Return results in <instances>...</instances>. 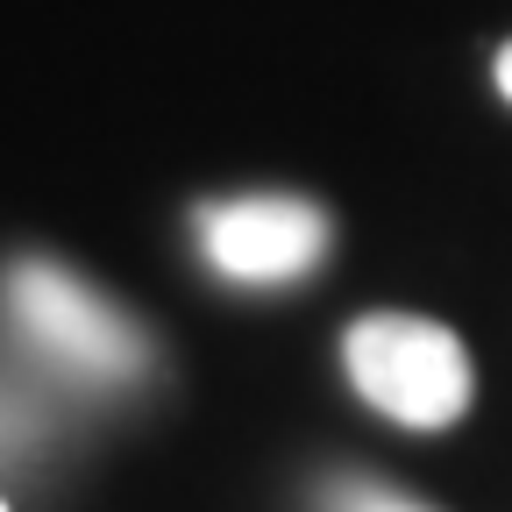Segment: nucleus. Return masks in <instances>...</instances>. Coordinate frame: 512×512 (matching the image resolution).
Returning a JSON list of instances; mask_svg holds the SVG:
<instances>
[{"instance_id":"1","label":"nucleus","mask_w":512,"mask_h":512,"mask_svg":"<svg viewBox=\"0 0 512 512\" xmlns=\"http://www.w3.org/2000/svg\"><path fill=\"white\" fill-rule=\"evenodd\" d=\"M342 363H349V384L363 392V406H377L399 427H420V434L456 427L477 392L463 335L420 313H363L342 335Z\"/></svg>"},{"instance_id":"2","label":"nucleus","mask_w":512,"mask_h":512,"mask_svg":"<svg viewBox=\"0 0 512 512\" xmlns=\"http://www.w3.org/2000/svg\"><path fill=\"white\" fill-rule=\"evenodd\" d=\"M8 313H15V328L57 356L64 370H79V377H136L143 370V335H136V320H128L114 299H100L93 285H79L64 264H15L8 271Z\"/></svg>"},{"instance_id":"3","label":"nucleus","mask_w":512,"mask_h":512,"mask_svg":"<svg viewBox=\"0 0 512 512\" xmlns=\"http://www.w3.org/2000/svg\"><path fill=\"white\" fill-rule=\"evenodd\" d=\"M200 249L235 285H292L328 256V214L292 192H242L200 214Z\"/></svg>"},{"instance_id":"4","label":"nucleus","mask_w":512,"mask_h":512,"mask_svg":"<svg viewBox=\"0 0 512 512\" xmlns=\"http://www.w3.org/2000/svg\"><path fill=\"white\" fill-rule=\"evenodd\" d=\"M335 512H420L413 498H399V491H384V484H335V498H328Z\"/></svg>"},{"instance_id":"5","label":"nucleus","mask_w":512,"mask_h":512,"mask_svg":"<svg viewBox=\"0 0 512 512\" xmlns=\"http://www.w3.org/2000/svg\"><path fill=\"white\" fill-rule=\"evenodd\" d=\"M491 79H498V93H505V100H512V43H505V50H498V64H491Z\"/></svg>"},{"instance_id":"6","label":"nucleus","mask_w":512,"mask_h":512,"mask_svg":"<svg viewBox=\"0 0 512 512\" xmlns=\"http://www.w3.org/2000/svg\"><path fill=\"white\" fill-rule=\"evenodd\" d=\"M0 512H8V505H0Z\"/></svg>"}]
</instances>
